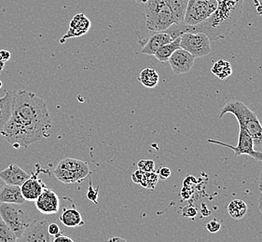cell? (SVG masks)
<instances>
[{
    "label": "cell",
    "mask_w": 262,
    "mask_h": 242,
    "mask_svg": "<svg viewBox=\"0 0 262 242\" xmlns=\"http://www.w3.org/2000/svg\"><path fill=\"white\" fill-rule=\"evenodd\" d=\"M138 80L146 88L153 89L159 83L160 77H159V74H158L156 70L150 68V67H147V68L143 69L140 72L139 77H138Z\"/></svg>",
    "instance_id": "21"
},
{
    "label": "cell",
    "mask_w": 262,
    "mask_h": 242,
    "mask_svg": "<svg viewBox=\"0 0 262 242\" xmlns=\"http://www.w3.org/2000/svg\"><path fill=\"white\" fill-rule=\"evenodd\" d=\"M0 57L4 61V62H8L11 57V53L9 51H5V50H1L0 51Z\"/></svg>",
    "instance_id": "33"
},
{
    "label": "cell",
    "mask_w": 262,
    "mask_h": 242,
    "mask_svg": "<svg viewBox=\"0 0 262 242\" xmlns=\"http://www.w3.org/2000/svg\"><path fill=\"white\" fill-rule=\"evenodd\" d=\"M106 242H127L126 241V239H124V238H122V237H111V238H110Z\"/></svg>",
    "instance_id": "36"
},
{
    "label": "cell",
    "mask_w": 262,
    "mask_h": 242,
    "mask_svg": "<svg viewBox=\"0 0 262 242\" xmlns=\"http://www.w3.org/2000/svg\"><path fill=\"white\" fill-rule=\"evenodd\" d=\"M0 216L1 220L5 222L11 230L15 233L17 237H21L35 222L31 216L16 204L10 203L0 204Z\"/></svg>",
    "instance_id": "5"
},
{
    "label": "cell",
    "mask_w": 262,
    "mask_h": 242,
    "mask_svg": "<svg viewBox=\"0 0 262 242\" xmlns=\"http://www.w3.org/2000/svg\"><path fill=\"white\" fill-rule=\"evenodd\" d=\"M14 91H5L4 96L0 98V132L10 120L12 113V99Z\"/></svg>",
    "instance_id": "17"
},
{
    "label": "cell",
    "mask_w": 262,
    "mask_h": 242,
    "mask_svg": "<svg viewBox=\"0 0 262 242\" xmlns=\"http://www.w3.org/2000/svg\"><path fill=\"white\" fill-rule=\"evenodd\" d=\"M258 188H259V191H260V193H261L262 195V170L261 173H260V177H259V184H258Z\"/></svg>",
    "instance_id": "38"
},
{
    "label": "cell",
    "mask_w": 262,
    "mask_h": 242,
    "mask_svg": "<svg viewBox=\"0 0 262 242\" xmlns=\"http://www.w3.org/2000/svg\"><path fill=\"white\" fill-rule=\"evenodd\" d=\"M171 174H172L171 170L166 168V167H163V168H161L158 171V176H159V178H161L162 180L168 179L171 176Z\"/></svg>",
    "instance_id": "30"
},
{
    "label": "cell",
    "mask_w": 262,
    "mask_h": 242,
    "mask_svg": "<svg viewBox=\"0 0 262 242\" xmlns=\"http://www.w3.org/2000/svg\"><path fill=\"white\" fill-rule=\"evenodd\" d=\"M59 220L62 222L66 227H79L84 225L82 216L76 208H66L63 209V213L59 217Z\"/></svg>",
    "instance_id": "18"
},
{
    "label": "cell",
    "mask_w": 262,
    "mask_h": 242,
    "mask_svg": "<svg viewBox=\"0 0 262 242\" xmlns=\"http://www.w3.org/2000/svg\"><path fill=\"white\" fill-rule=\"evenodd\" d=\"M4 67H5V62L0 57V73L2 72V70L4 69Z\"/></svg>",
    "instance_id": "37"
},
{
    "label": "cell",
    "mask_w": 262,
    "mask_h": 242,
    "mask_svg": "<svg viewBox=\"0 0 262 242\" xmlns=\"http://www.w3.org/2000/svg\"><path fill=\"white\" fill-rule=\"evenodd\" d=\"M18 237L5 222L0 220V242H17Z\"/></svg>",
    "instance_id": "25"
},
{
    "label": "cell",
    "mask_w": 262,
    "mask_h": 242,
    "mask_svg": "<svg viewBox=\"0 0 262 242\" xmlns=\"http://www.w3.org/2000/svg\"><path fill=\"white\" fill-rule=\"evenodd\" d=\"M48 232H49L50 236L56 237L57 235H59V234L61 233V230H60V227L58 226L57 224H55V223H50L49 226H48Z\"/></svg>",
    "instance_id": "29"
},
{
    "label": "cell",
    "mask_w": 262,
    "mask_h": 242,
    "mask_svg": "<svg viewBox=\"0 0 262 242\" xmlns=\"http://www.w3.org/2000/svg\"><path fill=\"white\" fill-rule=\"evenodd\" d=\"M142 174H143V172L140 171V170L136 171L134 174H132V180H133V182H135L136 184H139V183H140V180H141L142 178Z\"/></svg>",
    "instance_id": "32"
},
{
    "label": "cell",
    "mask_w": 262,
    "mask_h": 242,
    "mask_svg": "<svg viewBox=\"0 0 262 242\" xmlns=\"http://www.w3.org/2000/svg\"><path fill=\"white\" fill-rule=\"evenodd\" d=\"M98 196H99V187H96L95 189L94 186H93L92 180H90L89 188H88V191L86 192V198L95 204H98Z\"/></svg>",
    "instance_id": "27"
},
{
    "label": "cell",
    "mask_w": 262,
    "mask_h": 242,
    "mask_svg": "<svg viewBox=\"0 0 262 242\" xmlns=\"http://www.w3.org/2000/svg\"><path fill=\"white\" fill-rule=\"evenodd\" d=\"M137 3H147L148 0H135Z\"/></svg>",
    "instance_id": "40"
},
{
    "label": "cell",
    "mask_w": 262,
    "mask_h": 242,
    "mask_svg": "<svg viewBox=\"0 0 262 242\" xmlns=\"http://www.w3.org/2000/svg\"><path fill=\"white\" fill-rule=\"evenodd\" d=\"M228 212L231 218L239 220L247 214V203L242 200H233L228 205Z\"/></svg>",
    "instance_id": "23"
},
{
    "label": "cell",
    "mask_w": 262,
    "mask_h": 242,
    "mask_svg": "<svg viewBox=\"0 0 262 242\" xmlns=\"http://www.w3.org/2000/svg\"><path fill=\"white\" fill-rule=\"evenodd\" d=\"M180 40H181L180 37H178L172 42L168 43V44L164 45L163 47H160L157 52H156V53L154 54V56L161 63L168 62V60L171 57V55L177 50L180 49Z\"/></svg>",
    "instance_id": "20"
},
{
    "label": "cell",
    "mask_w": 262,
    "mask_h": 242,
    "mask_svg": "<svg viewBox=\"0 0 262 242\" xmlns=\"http://www.w3.org/2000/svg\"><path fill=\"white\" fill-rule=\"evenodd\" d=\"M138 170L144 173H151L155 172V162L151 159H142L137 163Z\"/></svg>",
    "instance_id": "26"
},
{
    "label": "cell",
    "mask_w": 262,
    "mask_h": 242,
    "mask_svg": "<svg viewBox=\"0 0 262 242\" xmlns=\"http://www.w3.org/2000/svg\"><path fill=\"white\" fill-rule=\"evenodd\" d=\"M193 56L183 49H179L168 60L173 74L183 75L189 73L194 64Z\"/></svg>",
    "instance_id": "10"
},
{
    "label": "cell",
    "mask_w": 262,
    "mask_h": 242,
    "mask_svg": "<svg viewBox=\"0 0 262 242\" xmlns=\"http://www.w3.org/2000/svg\"><path fill=\"white\" fill-rule=\"evenodd\" d=\"M174 17V25H183L189 0H164Z\"/></svg>",
    "instance_id": "19"
},
{
    "label": "cell",
    "mask_w": 262,
    "mask_h": 242,
    "mask_svg": "<svg viewBox=\"0 0 262 242\" xmlns=\"http://www.w3.org/2000/svg\"><path fill=\"white\" fill-rule=\"evenodd\" d=\"M53 242H75L72 238H70L69 237L67 236H63L61 233L57 235L56 237H54Z\"/></svg>",
    "instance_id": "31"
},
{
    "label": "cell",
    "mask_w": 262,
    "mask_h": 242,
    "mask_svg": "<svg viewBox=\"0 0 262 242\" xmlns=\"http://www.w3.org/2000/svg\"><path fill=\"white\" fill-rule=\"evenodd\" d=\"M217 0H189L184 25L198 26L206 21L217 9Z\"/></svg>",
    "instance_id": "6"
},
{
    "label": "cell",
    "mask_w": 262,
    "mask_h": 242,
    "mask_svg": "<svg viewBox=\"0 0 262 242\" xmlns=\"http://www.w3.org/2000/svg\"><path fill=\"white\" fill-rule=\"evenodd\" d=\"M2 86H3V83H2V81L0 80V88H2Z\"/></svg>",
    "instance_id": "41"
},
{
    "label": "cell",
    "mask_w": 262,
    "mask_h": 242,
    "mask_svg": "<svg viewBox=\"0 0 262 242\" xmlns=\"http://www.w3.org/2000/svg\"><path fill=\"white\" fill-rule=\"evenodd\" d=\"M258 208H259V211H260L262 214V195H260L259 199H258Z\"/></svg>",
    "instance_id": "39"
},
{
    "label": "cell",
    "mask_w": 262,
    "mask_h": 242,
    "mask_svg": "<svg viewBox=\"0 0 262 242\" xmlns=\"http://www.w3.org/2000/svg\"><path fill=\"white\" fill-rule=\"evenodd\" d=\"M53 126L47 105L31 91L20 90L13 92L12 113L0 134L13 148H27L50 136Z\"/></svg>",
    "instance_id": "1"
},
{
    "label": "cell",
    "mask_w": 262,
    "mask_h": 242,
    "mask_svg": "<svg viewBox=\"0 0 262 242\" xmlns=\"http://www.w3.org/2000/svg\"><path fill=\"white\" fill-rule=\"evenodd\" d=\"M239 128H240L239 139H238V144L236 147L221 142V141L213 140V139H208L207 142L230 148L234 153L235 157H239L241 155H247L257 160L262 161V152L254 150V142H253V140H252L251 136L249 135V133L242 125H239Z\"/></svg>",
    "instance_id": "8"
},
{
    "label": "cell",
    "mask_w": 262,
    "mask_h": 242,
    "mask_svg": "<svg viewBox=\"0 0 262 242\" xmlns=\"http://www.w3.org/2000/svg\"><path fill=\"white\" fill-rule=\"evenodd\" d=\"M228 113L235 116L239 125L247 130L255 147H262V125L256 114L247 105L241 101H230L222 107L220 118Z\"/></svg>",
    "instance_id": "2"
},
{
    "label": "cell",
    "mask_w": 262,
    "mask_h": 242,
    "mask_svg": "<svg viewBox=\"0 0 262 242\" xmlns=\"http://www.w3.org/2000/svg\"><path fill=\"white\" fill-rule=\"evenodd\" d=\"M158 181H159V176H158L157 173H155V172L144 173L143 172L142 178L139 184H141L144 188L154 189L156 184H157Z\"/></svg>",
    "instance_id": "24"
},
{
    "label": "cell",
    "mask_w": 262,
    "mask_h": 242,
    "mask_svg": "<svg viewBox=\"0 0 262 242\" xmlns=\"http://www.w3.org/2000/svg\"><path fill=\"white\" fill-rule=\"evenodd\" d=\"M255 6H256V10L259 15L262 16V0H255L254 1Z\"/></svg>",
    "instance_id": "35"
},
{
    "label": "cell",
    "mask_w": 262,
    "mask_h": 242,
    "mask_svg": "<svg viewBox=\"0 0 262 242\" xmlns=\"http://www.w3.org/2000/svg\"><path fill=\"white\" fill-rule=\"evenodd\" d=\"M183 211H187V214H184L185 217H195L197 213L195 208H191V207H188V208L186 207V208H184Z\"/></svg>",
    "instance_id": "34"
},
{
    "label": "cell",
    "mask_w": 262,
    "mask_h": 242,
    "mask_svg": "<svg viewBox=\"0 0 262 242\" xmlns=\"http://www.w3.org/2000/svg\"><path fill=\"white\" fill-rule=\"evenodd\" d=\"M27 200L21 195V186L5 184L0 189V203L21 205Z\"/></svg>",
    "instance_id": "16"
},
{
    "label": "cell",
    "mask_w": 262,
    "mask_h": 242,
    "mask_svg": "<svg viewBox=\"0 0 262 242\" xmlns=\"http://www.w3.org/2000/svg\"><path fill=\"white\" fill-rule=\"evenodd\" d=\"M30 176V174L15 164H10L8 168L0 172V179L5 184L18 186H21Z\"/></svg>",
    "instance_id": "13"
},
{
    "label": "cell",
    "mask_w": 262,
    "mask_h": 242,
    "mask_svg": "<svg viewBox=\"0 0 262 242\" xmlns=\"http://www.w3.org/2000/svg\"><path fill=\"white\" fill-rule=\"evenodd\" d=\"M48 220L36 221L27 228L21 237H18L17 242H52L51 236L48 232Z\"/></svg>",
    "instance_id": "9"
},
{
    "label": "cell",
    "mask_w": 262,
    "mask_h": 242,
    "mask_svg": "<svg viewBox=\"0 0 262 242\" xmlns=\"http://www.w3.org/2000/svg\"><path fill=\"white\" fill-rule=\"evenodd\" d=\"M221 225L220 222L217 220H212L209 223L206 224V229L210 232V233H217L221 230Z\"/></svg>",
    "instance_id": "28"
},
{
    "label": "cell",
    "mask_w": 262,
    "mask_h": 242,
    "mask_svg": "<svg viewBox=\"0 0 262 242\" xmlns=\"http://www.w3.org/2000/svg\"><path fill=\"white\" fill-rule=\"evenodd\" d=\"M173 40L174 39L167 32H157L147 39V43L142 47L141 53L147 55H154L160 47Z\"/></svg>",
    "instance_id": "15"
},
{
    "label": "cell",
    "mask_w": 262,
    "mask_h": 242,
    "mask_svg": "<svg viewBox=\"0 0 262 242\" xmlns=\"http://www.w3.org/2000/svg\"><path fill=\"white\" fill-rule=\"evenodd\" d=\"M146 25L152 32H163L176 23L171 9L164 0H148L145 3Z\"/></svg>",
    "instance_id": "3"
},
{
    "label": "cell",
    "mask_w": 262,
    "mask_h": 242,
    "mask_svg": "<svg viewBox=\"0 0 262 242\" xmlns=\"http://www.w3.org/2000/svg\"><path fill=\"white\" fill-rule=\"evenodd\" d=\"M37 211L43 214H55L59 211L60 201L57 194L48 187H45L36 200Z\"/></svg>",
    "instance_id": "11"
},
{
    "label": "cell",
    "mask_w": 262,
    "mask_h": 242,
    "mask_svg": "<svg viewBox=\"0 0 262 242\" xmlns=\"http://www.w3.org/2000/svg\"><path fill=\"white\" fill-rule=\"evenodd\" d=\"M211 72L215 75L216 78L221 80H225L232 74L231 64L225 60H219L213 64Z\"/></svg>",
    "instance_id": "22"
},
{
    "label": "cell",
    "mask_w": 262,
    "mask_h": 242,
    "mask_svg": "<svg viewBox=\"0 0 262 242\" xmlns=\"http://www.w3.org/2000/svg\"><path fill=\"white\" fill-rule=\"evenodd\" d=\"M37 174H32L30 178L21 185V195L27 201H36L46 187L41 180L37 178Z\"/></svg>",
    "instance_id": "14"
},
{
    "label": "cell",
    "mask_w": 262,
    "mask_h": 242,
    "mask_svg": "<svg viewBox=\"0 0 262 242\" xmlns=\"http://www.w3.org/2000/svg\"><path fill=\"white\" fill-rule=\"evenodd\" d=\"M54 176L63 184H75L82 182L90 174L89 166L82 160L76 158H64L54 168Z\"/></svg>",
    "instance_id": "4"
},
{
    "label": "cell",
    "mask_w": 262,
    "mask_h": 242,
    "mask_svg": "<svg viewBox=\"0 0 262 242\" xmlns=\"http://www.w3.org/2000/svg\"><path fill=\"white\" fill-rule=\"evenodd\" d=\"M180 39V47L190 53L194 58L204 57L211 53L209 37L204 33H184Z\"/></svg>",
    "instance_id": "7"
},
{
    "label": "cell",
    "mask_w": 262,
    "mask_h": 242,
    "mask_svg": "<svg viewBox=\"0 0 262 242\" xmlns=\"http://www.w3.org/2000/svg\"><path fill=\"white\" fill-rule=\"evenodd\" d=\"M91 28V21L89 19L84 15L83 13H79L74 16L73 19L70 21L69 31L63 35V38L60 42L63 43L67 39L72 37H81L88 33Z\"/></svg>",
    "instance_id": "12"
}]
</instances>
